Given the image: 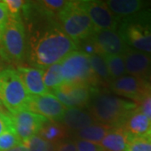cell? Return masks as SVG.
Returning a JSON list of instances; mask_svg holds the SVG:
<instances>
[{
    "mask_svg": "<svg viewBox=\"0 0 151 151\" xmlns=\"http://www.w3.org/2000/svg\"><path fill=\"white\" fill-rule=\"evenodd\" d=\"M22 12L26 33L25 58L33 67L45 69L77 50L60 27L56 15L46 10L40 1H25Z\"/></svg>",
    "mask_w": 151,
    "mask_h": 151,
    "instance_id": "cell-1",
    "label": "cell"
},
{
    "mask_svg": "<svg viewBox=\"0 0 151 151\" xmlns=\"http://www.w3.org/2000/svg\"><path fill=\"white\" fill-rule=\"evenodd\" d=\"M86 108L96 123L120 128L138 104L96 88Z\"/></svg>",
    "mask_w": 151,
    "mask_h": 151,
    "instance_id": "cell-2",
    "label": "cell"
},
{
    "mask_svg": "<svg viewBox=\"0 0 151 151\" xmlns=\"http://www.w3.org/2000/svg\"><path fill=\"white\" fill-rule=\"evenodd\" d=\"M118 32L130 48L151 54V9L122 19Z\"/></svg>",
    "mask_w": 151,
    "mask_h": 151,
    "instance_id": "cell-3",
    "label": "cell"
},
{
    "mask_svg": "<svg viewBox=\"0 0 151 151\" xmlns=\"http://www.w3.org/2000/svg\"><path fill=\"white\" fill-rule=\"evenodd\" d=\"M26 56V33L20 15H9L0 37V57L7 62L19 63Z\"/></svg>",
    "mask_w": 151,
    "mask_h": 151,
    "instance_id": "cell-4",
    "label": "cell"
},
{
    "mask_svg": "<svg viewBox=\"0 0 151 151\" xmlns=\"http://www.w3.org/2000/svg\"><path fill=\"white\" fill-rule=\"evenodd\" d=\"M60 27L76 45L90 37L94 32L92 23L79 1H68L65 6L56 14Z\"/></svg>",
    "mask_w": 151,
    "mask_h": 151,
    "instance_id": "cell-5",
    "label": "cell"
},
{
    "mask_svg": "<svg viewBox=\"0 0 151 151\" xmlns=\"http://www.w3.org/2000/svg\"><path fill=\"white\" fill-rule=\"evenodd\" d=\"M29 98L15 69L8 67L0 71V102L9 113L27 109Z\"/></svg>",
    "mask_w": 151,
    "mask_h": 151,
    "instance_id": "cell-6",
    "label": "cell"
},
{
    "mask_svg": "<svg viewBox=\"0 0 151 151\" xmlns=\"http://www.w3.org/2000/svg\"><path fill=\"white\" fill-rule=\"evenodd\" d=\"M63 83H81L97 87L89 55L79 50L67 55L60 62Z\"/></svg>",
    "mask_w": 151,
    "mask_h": 151,
    "instance_id": "cell-7",
    "label": "cell"
},
{
    "mask_svg": "<svg viewBox=\"0 0 151 151\" xmlns=\"http://www.w3.org/2000/svg\"><path fill=\"white\" fill-rule=\"evenodd\" d=\"M108 87L113 93L129 98L137 104L151 95V84L149 81L130 75L113 80Z\"/></svg>",
    "mask_w": 151,
    "mask_h": 151,
    "instance_id": "cell-8",
    "label": "cell"
},
{
    "mask_svg": "<svg viewBox=\"0 0 151 151\" xmlns=\"http://www.w3.org/2000/svg\"><path fill=\"white\" fill-rule=\"evenodd\" d=\"M97 87L81 83H62L52 90V94L66 108H86Z\"/></svg>",
    "mask_w": 151,
    "mask_h": 151,
    "instance_id": "cell-9",
    "label": "cell"
},
{
    "mask_svg": "<svg viewBox=\"0 0 151 151\" xmlns=\"http://www.w3.org/2000/svg\"><path fill=\"white\" fill-rule=\"evenodd\" d=\"M79 4L90 18L94 30H118L119 19L110 11L105 1L83 0Z\"/></svg>",
    "mask_w": 151,
    "mask_h": 151,
    "instance_id": "cell-10",
    "label": "cell"
},
{
    "mask_svg": "<svg viewBox=\"0 0 151 151\" xmlns=\"http://www.w3.org/2000/svg\"><path fill=\"white\" fill-rule=\"evenodd\" d=\"M10 119L13 130L23 144L33 136L37 135L43 124L48 120L28 109H22L12 113Z\"/></svg>",
    "mask_w": 151,
    "mask_h": 151,
    "instance_id": "cell-11",
    "label": "cell"
},
{
    "mask_svg": "<svg viewBox=\"0 0 151 151\" xmlns=\"http://www.w3.org/2000/svg\"><path fill=\"white\" fill-rule=\"evenodd\" d=\"M96 52L100 55H123L128 46L118 30H94L90 36Z\"/></svg>",
    "mask_w": 151,
    "mask_h": 151,
    "instance_id": "cell-12",
    "label": "cell"
},
{
    "mask_svg": "<svg viewBox=\"0 0 151 151\" xmlns=\"http://www.w3.org/2000/svg\"><path fill=\"white\" fill-rule=\"evenodd\" d=\"M27 109L43 116L48 120L60 122L66 108L55 97L54 94L49 92L43 95L30 96Z\"/></svg>",
    "mask_w": 151,
    "mask_h": 151,
    "instance_id": "cell-13",
    "label": "cell"
},
{
    "mask_svg": "<svg viewBox=\"0 0 151 151\" xmlns=\"http://www.w3.org/2000/svg\"><path fill=\"white\" fill-rule=\"evenodd\" d=\"M123 57L128 74L140 79H148L151 73V54L129 47Z\"/></svg>",
    "mask_w": 151,
    "mask_h": 151,
    "instance_id": "cell-14",
    "label": "cell"
},
{
    "mask_svg": "<svg viewBox=\"0 0 151 151\" xmlns=\"http://www.w3.org/2000/svg\"><path fill=\"white\" fill-rule=\"evenodd\" d=\"M120 129L128 138H147L151 134V120L137 108L127 117Z\"/></svg>",
    "mask_w": 151,
    "mask_h": 151,
    "instance_id": "cell-15",
    "label": "cell"
},
{
    "mask_svg": "<svg viewBox=\"0 0 151 151\" xmlns=\"http://www.w3.org/2000/svg\"><path fill=\"white\" fill-rule=\"evenodd\" d=\"M16 70L25 90L30 96L50 92L44 83L43 70L31 66H19Z\"/></svg>",
    "mask_w": 151,
    "mask_h": 151,
    "instance_id": "cell-16",
    "label": "cell"
},
{
    "mask_svg": "<svg viewBox=\"0 0 151 151\" xmlns=\"http://www.w3.org/2000/svg\"><path fill=\"white\" fill-rule=\"evenodd\" d=\"M60 123L62 124L67 131L77 132L86 127L95 124L90 113L83 108H66Z\"/></svg>",
    "mask_w": 151,
    "mask_h": 151,
    "instance_id": "cell-17",
    "label": "cell"
},
{
    "mask_svg": "<svg viewBox=\"0 0 151 151\" xmlns=\"http://www.w3.org/2000/svg\"><path fill=\"white\" fill-rule=\"evenodd\" d=\"M105 3L119 21L151 6V1L145 0H108Z\"/></svg>",
    "mask_w": 151,
    "mask_h": 151,
    "instance_id": "cell-18",
    "label": "cell"
},
{
    "mask_svg": "<svg viewBox=\"0 0 151 151\" xmlns=\"http://www.w3.org/2000/svg\"><path fill=\"white\" fill-rule=\"evenodd\" d=\"M103 151H126L128 135L120 128H113L99 144Z\"/></svg>",
    "mask_w": 151,
    "mask_h": 151,
    "instance_id": "cell-19",
    "label": "cell"
},
{
    "mask_svg": "<svg viewBox=\"0 0 151 151\" xmlns=\"http://www.w3.org/2000/svg\"><path fill=\"white\" fill-rule=\"evenodd\" d=\"M67 129L60 122L47 120L43 124L37 135L49 143L55 145L64 141L65 137L67 136Z\"/></svg>",
    "mask_w": 151,
    "mask_h": 151,
    "instance_id": "cell-20",
    "label": "cell"
},
{
    "mask_svg": "<svg viewBox=\"0 0 151 151\" xmlns=\"http://www.w3.org/2000/svg\"><path fill=\"white\" fill-rule=\"evenodd\" d=\"M112 129L113 128L108 125L95 123L85 129L75 132V137L77 139L89 141L98 145Z\"/></svg>",
    "mask_w": 151,
    "mask_h": 151,
    "instance_id": "cell-21",
    "label": "cell"
},
{
    "mask_svg": "<svg viewBox=\"0 0 151 151\" xmlns=\"http://www.w3.org/2000/svg\"><path fill=\"white\" fill-rule=\"evenodd\" d=\"M89 60L97 85H109L112 81L108 66L102 55L97 54L89 55Z\"/></svg>",
    "mask_w": 151,
    "mask_h": 151,
    "instance_id": "cell-22",
    "label": "cell"
},
{
    "mask_svg": "<svg viewBox=\"0 0 151 151\" xmlns=\"http://www.w3.org/2000/svg\"><path fill=\"white\" fill-rule=\"evenodd\" d=\"M43 81L49 91L60 86L64 81L61 73L60 63H55L43 70Z\"/></svg>",
    "mask_w": 151,
    "mask_h": 151,
    "instance_id": "cell-23",
    "label": "cell"
},
{
    "mask_svg": "<svg viewBox=\"0 0 151 151\" xmlns=\"http://www.w3.org/2000/svg\"><path fill=\"white\" fill-rule=\"evenodd\" d=\"M108 66L110 77L113 80L126 75V69L123 55H103Z\"/></svg>",
    "mask_w": 151,
    "mask_h": 151,
    "instance_id": "cell-24",
    "label": "cell"
},
{
    "mask_svg": "<svg viewBox=\"0 0 151 151\" xmlns=\"http://www.w3.org/2000/svg\"><path fill=\"white\" fill-rule=\"evenodd\" d=\"M28 151H54L55 145L45 140L39 135H35L27 142L24 143Z\"/></svg>",
    "mask_w": 151,
    "mask_h": 151,
    "instance_id": "cell-25",
    "label": "cell"
},
{
    "mask_svg": "<svg viewBox=\"0 0 151 151\" xmlns=\"http://www.w3.org/2000/svg\"><path fill=\"white\" fill-rule=\"evenodd\" d=\"M22 144L13 129L6 130L0 135V151H7Z\"/></svg>",
    "mask_w": 151,
    "mask_h": 151,
    "instance_id": "cell-26",
    "label": "cell"
},
{
    "mask_svg": "<svg viewBox=\"0 0 151 151\" xmlns=\"http://www.w3.org/2000/svg\"><path fill=\"white\" fill-rule=\"evenodd\" d=\"M127 151H151V141L147 138H128Z\"/></svg>",
    "mask_w": 151,
    "mask_h": 151,
    "instance_id": "cell-27",
    "label": "cell"
},
{
    "mask_svg": "<svg viewBox=\"0 0 151 151\" xmlns=\"http://www.w3.org/2000/svg\"><path fill=\"white\" fill-rule=\"evenodd\" d=\"M67 2L68 1H64V0H43V1H40L41 4L43 5V7L46 10H48L49 12L54 14L55 15L65 7Z\"/></svg>",
    "mask_w": 151,
    "mask_h": 151,
    "instance_id": "cell-28",
    "label": "cell"
},
{
    "mask_svg": "<svg viewBox=\"0 0 151 151\" xmlns=\"http://www.w3.org/2000/svg\"><path fill=\"white\" fill-rule=\"evenodd\" d=\"M4 3L5 4L8 12L9 15L16 16L20 15V11L24 5L25 1L22 0H4Z\"/></svg>",
    "mask_w": 151,
    "mask_h": 151,
    "instance_id": "cell-29",
    "label": "cell"
},
{
    "mask_svg": "<svg viewBox=\"0 0 151 151\" xmlns=\"http://www.w3.org/2000/svg\"><path fill=\"white\" fill-rule=\"evenodd\" d=\"M75 142L76 151H103L99 145L89 141L76 139Z\"/></svg>",
    "mask_w": 151,
    "mask_h": 151,
    "instance_id": "cell-30",
    "label": "cell"
},
{
    "mask_svg": "<svg viewBox=\"0 0 151 151\" xmlns=\"http://www.w3.org/2000/svg\"><path fill=\"white\" fill-rule=\"evenodd\" d=\"M138 108L151 120V95L145 98L138 104Z\"/></svg>",
    "mask_w": 151,
    "mask_h": 151,
    "instance_id": "cell-31",
    "label": "cell"
},
{
    "mask_svg": "<svg viewBox=\"0 0 151 151\" xmlns=\"http://www.w3.org/2000/svg\"><path fill=\"white\" fill-rule=\"evenodd\" d=\"M54 151H76L74 141H62L55 145Z\"/></svg>",
    "mask_w": 151,
    "mask_h": 151,
    "instance_id": "cell-32",
    "label": "cell"
},
{
    "mask_svg": "<svg viewBox=\"0 0 151 151\" xmlns=\"http://www.w3.org/2000/svg\"><path fill=\"white\" fill-rule=\"evenodd\" d=\"M13 129L12 123H11L10 113L0 115V135L2 134L6 130Z\"/></svg>",
    "mask_w": 151,
    "mask_h": 151,
    "instance_id": "cell-33",
    "label": "cell"
},
{
    "mask_svg": "<svg viewBox=\"0 0 151 151\" xmlns=\"http://www.w3.org/2000/svg\"><path fill=\"white\" fill-rule=\"evenodd\" d=\"M9 14L8 12L7 7L4 1H0V31L2 32V29L9 19Z\"/></svg>",
    "mask_w": 151,
    "mask_h": 151,
    "instance_id": "cell-34",
    "label": "cell"
},
{
    "mask_svg": "<svg viewBox=\"0 0 151 151\" xmlns=\"http://www.w3.org/2000/svg\"><path fill=\"white\" fill-rule=\"evenodd\" d=\"M7 151H28L27 150V147L26 145H24V144H20V145H17L16 147H14V148H13V149H11V150H9Z\"/></svg>",
    "mask_w": 151,
    "mask_h": 151,
    "instance_id": "cell-35",
    "label": "cell"
},
{
    "mask_svg": "<svg viewBox=\"0 0 151 151\" xmlns=\"http://www.w3.org/2000/svg\"><path fill=\"white\" fill-rule=\"evenodd\" d=\"M4 114H9L8 110L4 108V106L0 102V115H4Z\"/></svg>",
    "mask_w": 151,
    "mask_h": 151,
    "instance_id": "cell-36",
    "label": "cell"
},
{
    "mask_svg": "<svg viewBox=\"0 0 151 151\" xmlns=\"http://www.w3.org/2000/svg\"><path fill=\"white\" fill-rule=\"evenodd\" d=\"M147 81H149V82H150V84H151V73H150V75L149 76V77H148Z\"/></svg>",
    "mask_w": 151,
    "mask_h": 151,
    "instance_id": "cell-37",
    "label": "cell"
},
{
    "mask_svg": "<svg viewBox=\"0 0 151 151\" xmlns=\"http://www.w3.org/2000/svg\"><path fill=\"white\" fill-rule=\"evenodd\" d=\"M3 69H4V68H3V65H2V63H1V61H0V71L3 70Z\"/></svg>",
    "mask_w": 151,
    "mask_h": 151,
    "instance_id": "cell-38",
    "label": "cell"
},
{
    "mask_svg": "<svg viewBox=\"0 0 151 151\" xmlns=\"http://www.w3.org/2000/svg\"><path fill=\"white\" fill-rule=\"evenodd\" d=\"M0 37H1V31H0Z\"/></svg>",
    "mask_w": 151,
    "mask_h": 151,
    "instance_id": "cell-39",
    "label": "cell"
},
{
    "mask_svg": "<svg viewBox=\"0 0 151 151\" xmlns=\"http://www.w3.org/2000/svg\"><path fill=\"white\" fill-rule=\"evenodd\" d=\"M126 151H127V150H126Z\"/></svg>",
    "mask_w": 151,
    "mask_h": 151,
    "instance_id": "cell-40",
    "label": "cell"
}]
</instances>
